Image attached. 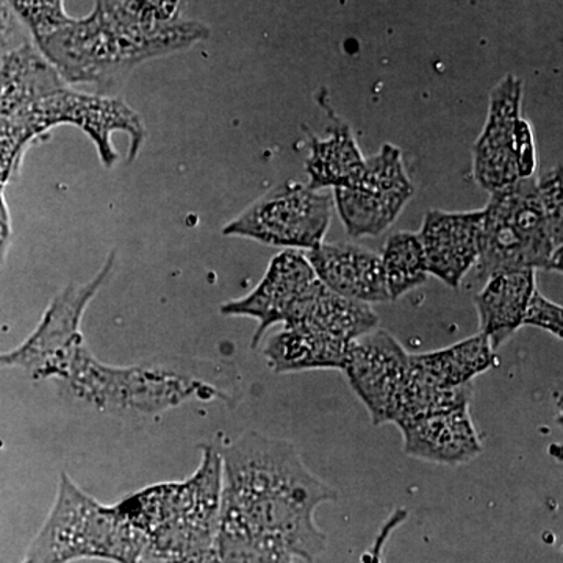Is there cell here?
Masks as SVG:
<instances>
[{"mask_svg":"<svg viewBox=\"0 0 563 563\" xmlns=\"http://www.w3.org/2000/svg\"><path fill=\"white\" fill-rule=\"evenodd\" d=\"M413 191L401 151L385 143L366 158L365 173L354 187L333 190V206L351 236H377L398 220Z\"/></svg>","mask_w":563,"mask_h":563,"instance_id":"10","label":"cell"},{"mask_svg":"<svg viewBox=\"0 0 563 563\" xmlns=\"http://www.w3.org/2000/svg\"><path fill=\"white\" fill-rule=\"evenodd\" d=\"M563 310L558 303L548 301L539 290L532 292L529 299L528 309H526L523 325L543 329L553 333L558 339H562L563 331Z\"/></svg>","mask_w":563,"mask_h":563,"instance_id":"28","label":"cell"},{"mask_svg":"<svg viewBox=\"0 0 563 563\" xmlns=\"http://www.w3.org/2000/svg\"><path fill=\"white\" fill-rule=\"evenodd\" d=\"M129 13L147 25L168 24L177 20L179 0H122Z\"/></svg>","mask_w":563,"mask_h":563,"instance_id":"30","label":"cell"},{"mask_svg":"<svg viewBox=\"0 0 563 563\" xmlns=\"http://www.w3.org/2000/svg\"><path fill=\"white\" fill-rule=\"evenodd\" d=\"M563 235L551 228L536 176L490 192L484 209L476 274L479 279L521 269L562 272Z\"/></svg>","mask_w":563,"mask_h":563,"instance_id":"6","label":"cell"},{"mask_svg":"<svg viewBox=\"0 0 563 563\" xmlns=\"http://www.w3.org/2000/svg\"><path fill=\"white\" fill-rule=\"evenodd\" d=\"M409 362V352L387 331L366 333L351 344L343 372L352 390L365 404L373 424L391 422Z\"/></svg>","mask_w":563,"mask_h":563,"instance_id":"12","label":"cell"},{"mask_svg":"<svg viewBox=\"0 0 563 563\" xmlns=\"http://www.w3.org/2000/svg\"><path fill=\"white\" fill-rule=\"evenodd\" d=\"M20 31V20L9 0H0V47H9Z\"/></svg>","mask_w":563,"mask_h":563,"instance_id":"33","label":"cell"},{"mask_svg":"<svg viewBox=\"0 0 563 563\" xmlns=\"http://www.w3.org/2000/svg\"><path fill=\"white\" fill-rule=\"evenodd\" d=\"M333 207L331 192L287 181L251 203L222 233L269 246L312 251L324 243Z\"/></svg>","mask_w":563,"mask_h":563,"instance_id":"8","label":"cell"},{"mask_svg":"<svg viewBox=\"0 0 563 563\" xmlns=\"http://www.w3.org/2000/svg\"><path fill=\"white\" fill-rule=\"evenodd\" d=\"M140 563H222V561L214 548H209V550L198 551V553L173 555V558L143 555Z\"/></svg>","mask_w":563,"mask_h":563,"instance_id":"34","label":"cell"},{"mask_svg":"<svg viewBox=\"0 0 563 563\" xmlns=\"http://www.w3.org/2000/svg\"><path fill=\"white\" fill-rule=\"evenodd\" d=\"M20 22L27 25L33 41L47 38L68 25L73 18L66 13L63 0H9Z\"/></svg>","mask_w":563,"mask_h":563,"instance_id":"26","label":"cell"},{"mask_svg":"<svg viewBox=\"0 0 563 563\" xmlns=\"http://www.w3.org/2000/svg\"><path fill=\"white\" fill-rule=\"evenodd\" d=\"M68 87L35 43L22 41L0 63V117L24 118L47 96Z\"/></svg>","mask_w":563,"mask_h":563,"instance_id":"17","label":"cell"},{"mask_svg":"<svg viewBox=\"0 0 563 563\" xmlns=\"http://www.w3.org/2000/svg\"><path fill=\"white\" fill-rule=\"evenodd\" d=\"M472 401V385L457 388H444L433 380L420 365L413 362L410 354L409 372L404 383L398 401L393 409L391 422L402 424L424 415L453 409L459 406H470Z\"/></svg>","mask_w":563,"mask_h":563,"instance_id":"23","label":"cell"},{"mask_svg":"<svg viewBox=\"0 0 563 563\" xmlns=\"http://www.w3.org/2000/svg\"><path fill=\"white\" fill-rule=\"evenodd\" d=\"M404 453L420 461L457 466L483 454L470 406L453 407L398 426Z\"/></svg>","mask_w":563,"mask_h":563,"instance_id":"15","label":"cell"},{"mask_svg":"<svg viewBox=\"0 0 563 563\" xmlns=\"http://www.w3.org/2000/svg\"><path fill=\"white\" fill-rule=\"evenodd\" d=\"M517 165L520 179L536 176L537 151L532 125L521 118L517 131Z\"/></svg>","mask_w":563,"mask_h":563,"instance_id":"31","label":"cell"},{"mask_svg":"<svg viewBox=\"0 0 563 563\" xmlns=\"http://www.w3.org/2000/svg\"><path fill=\"white\" fill-rule=\"evenodd\" d=\"M383 272L390 301L401 298L428 280L424 252L418 233L398 232L385 243Z\"/></svg>","mask_w":563,"mask_h":563,"instance_id":"25","label":"cell"},{"mask_svg":"<svg viewBox=\"0 0 563 563\" xmlns=\"http://www.w3.org/2000/svg\"><path fill=\"white\" fill-rule=\"evenodd\" d=\"M366 168L357 141L346 122H335L325 139H313L306 169L314 191L322 188H351L361 180Z\"/></svg>","mask_w":563,"mask_h":563,"instance_id":"20","label":"cell"},{"mask_svg":"<svg viewBox=\"0 0 563 563\" xmlns=\"http://www.w3.org/2000/svg\"><path fill=\"white\" fill-rule=\"evenodd\" d=\"M213 548L222 563H295L296 559L284 544L252 528L224 501Z\"/></svg>","mask_w":563,"mask_h":563,"instance_id":"21","label":"cell"},{"mask_svg":"<svg viewBox=\"0 0 563 563\" xmlns=\"http://www.w3.org/2000/svg\"><path fill=\"white\" fill-rule=\"evenodd\" d=\"M523 87L518 77H504L490 95L484 131L473 147V174L481 188L493 192L520 180L517 131Z\"/></svg>","mask_w":563,"mask_h":563,"instance_id":"13","label":"cell"},{"mask_svg":"<svg viewBox=\"0 0 563 563\" xmlns=\"http://www.w3.org/2000/svg\"><path fill=\"white\" fill-rule=\"evenodd\" d=\"M412 358L442 387L457 388L472 385L474 377L487 373L495 365L496 351L479 332L444 350L412 354Z\"/></svg>","mask_w":563,"mask_h":563,"instance_id":"22","label":"cell"},{"mask_svg":"<svg viewBox=\"0 0 563 563\" xmlns=\"http://www.w3.org/2000/svg\"><path fill=\"white\" fill-rule=\"evenodd\" d=\"M377 322V314L369 303L343 298L322 285L320 295L314 299L301 324L343 342L354 343L366 333L376 331Z\"/></svg>","mask_w":563,"mask_h":563,"instance_id":"24","label":"cell"},{"mask_svg":"<svg viewBox=\"0 0 563 563\" xmlns=\"http://www.w3.org/2000/svg\"><path fill=\"white\" fill-rule=\"evenodd\" d=\"M24 120L31 125L36 139L57 125L80 129L95 143L106 168H111L118 158L111 144L113 133L124 132L131 136V161L139 155L146 136L143 120L124 99L87 95L69 87L36 103Z\"/></svg>","mask_w":563,"mask_h":563,"instance_id":"9","label":"cell"},{"mask_svg":"<svg viewBox=\"0 0 563 563\" xmlns=\"http://www.w3.org/2000/svg\"><path fill=\"white\" fill-rule=\"evenodd\" d=\"M146 539L118 506H103L81 490L66 473L46 521L29 547L33 563H73L98 559L113 563H140Z\"/></svg>","mask_w":563,"mask_h":563,"instance_id":"5","label":"cell"},{"mask_svg":"<svg viewBox=\"0 0 563 563\" xmlns=\"http://www.w3.org/2000/svg\"><path fill=\"white\" fill-rule=\"evenodd\" d=\"M536 290V272L532 269L499 273L485 280L474 303L481 333L490 340L493 350L498 351L518 329L523 328L526 309Z\"/></svg>","mask_w":563,"mask_h":563,"instance_id":"18","label":"cell"},{"mask_svg":"<svg viewBox=\"0 0 563 563\" xmlns=\"http://www.w3.org/2000/svg\"><path fill=\"white\" fill-rule=\"evenodd\" d=\"M483 224L484 210L429 211L418 233L428 274L448 287H461L479 258Z\"/></svg>","mask_w":563,"mask_h":563,"instance_id":"14","label":"cell"},{"mask_svg":"<svg viewBox=\"0 0 563 563\" xmlns=\"http://www.w3.org/2000/svg\"><path fill=\"white\" fill-rule=\"evenodd\" d=\"M352 343L343 342L309 325H284L265 344L273 372L299 373L310 369H342Z\"/></svg>","mask_w":563,"mask_h":563,"instance_id":"19","label":"cell"},{"mask_svg":"<svg viewBox=\"0 0 563 563\" xmlns=\"http://www.w3.org/2000/svg\"><path fill=\"white\" fill-rule=\"evenodd\" d=\"M3 185H0V266L5 262L7 252H9L11 240V221L9 207H7L5 196H3Z\"/></svg>","mask_w":563,"mask_h":563,"instance_id":"35","label":"cell"},{"mask_svg":"<svg viewBox=\"0 0 563 563\" xmlns=\"http://www.w3.org/2000/svg\"><path fill=\"white\" fill-rule=\"evenodd\" d=\"M35 139L27 121L0 117V185L5 187L7 181L18 173L25 150Z\"/></svg>","mask_w":563,"mask_h":563,"instance_id":"27","label":"cell"},{"mask_svg":"<svg viewBox=\"0 0 563 563\" xmlns=\"http://www.w3.org/2000/svg\"><path fill=\"white\" fill-rule=\"evenodd\" d=\"M321 288L306 255L287 250L273 258L261 284L250 295L224 303L221 313L257 320L258 328L252 336V347H257L274 324H301Z\"/></svg>","mask_w":563,"mask_h":563,"instance_id":"11","label":"cell"},{"mask_svg":"<svg viewBox=\"0 0 563 563\" xmlns=\"http://www.w3.org/2000/svg\"><path fill=\"white\" fill-rule=\"evenodd\" d=\"M222 459L202 446L198 470L179 483L151 485L117 504L146 539L144 555L173 558L213 548L222 503Z\"/></svg>","mask_w":563,"mask_h":563,"instance_id":"3","label":"cell"},{"mask_svg":"<svg viewBox=\"0 0 563 563\" xmlns=\"http://www.w3.org/2000/svg\"><path fill=\"white\" fill-rule=\"evenodd\" d=\"M406 510L398 509L396 512H393L391 517L388 518L383 528H380L379 533H377L372 550L366 551V553L362 555L361 563H383L385 544H387L388 539H390L391 533L396 531V528L406 520Z\"/></svg>","mask_w":563,"mask_h":563,"instance_id":"32","label":"cell"},{"mask_svg":"<svg viewBox=\"0 0 563 563\" xmlns=\"http://www.w3.org/2000/svg\"><path fill=\"white\" fill-rule=\"evenodd\" d=\"M198 21L147 25L122 0H95L87 18L74 20L35 46L66 84H109L152 58L190 49L209 38Z\"/></svg>","mask_w":563,"mask_h":563,"instance_id":"2","label":"cell"},{"mask_svg":"<svg viewBox=\"0 0 563 563\" xmlns=\"http://www.w3.org/2000/svg\"><path fill=\"white\" fill-rule=\"evenodd\" d=\"M203 363L165 358L132 366H110L80 347L63 383L81 401L106 412L155 415L191 399L222 396L209 383Z\"/></svg>","mask_w":563,"mask_h":563,"instance_id":"4","label":"cell"},{"mask_svg":"<svg viewBox=\"0 0 563 563\" xmlns=\"http://www.w3.org/2000/svg\"><path fill=\"white\" fill-rule=\"evenodd\" d=\"M537 188H539L540 201L551 228L563 235L561 165L537 179Z\"/></svg>","mask_w":563,"mask_h":563,"instance_id":"29","label":"cell"},{"mask_svg":"<svg viewBox=\"0 0 563 563\" xmlns=\"http://www.w3.org/2000/svg\"><path fill=\"white\" fill-rule=\"evenodd\" d=\"M306 257L329 291L365 303L390 301L376 252L351 243H322Z\"/></svg>","mask_w":563,"mask_h":563,"instance_id":"16","label":"cell"},{"mask_svg":"<svg viewBox=\"0 0 563 563\" xmlns=\"http://www.w3.org/2000/svg\"><path fill=\"white\" fill-rule=\"evenodd\" d=\"M220 454L222 501L295 558L313 562L328 544L314 514L339 496L331 485L307 468L291 443L261 432L244 433Z\"/></svg>","mask_w":563,"mask_h":563,"instance_id":"1","label":"cell"},{"mask_svg":"<svg viewBox=\"0 0 563 563\" xmlns=\"http://www.w3.org/2000/svg\"><path fill=\"white\" fill-rule=\"evenodd\" d=\"M113 266L114 254H110L95 279L87 284L69 285L58 292L29 339L16 350L0 354V369H24L32 379H65L70 363L84 347V314L109 279Z\"/></svg>","mask_w":563,"mask_h":563,"instance_id":"7","label":"cell"},{"mask_svg":"<svg viewBox=\"0 0 563 563\" xmlns=\"http://www.w3.org/2000/svg\"><path fill=\"white\" fill-rule=\"evenodd\" d=\"M21 563H33V562L31 561V559L25 558L24 561H22Z\"/></svg>","mask_w":563,"mask_h":563,"instance_id":"36","label":"cell"}]
</instances>
